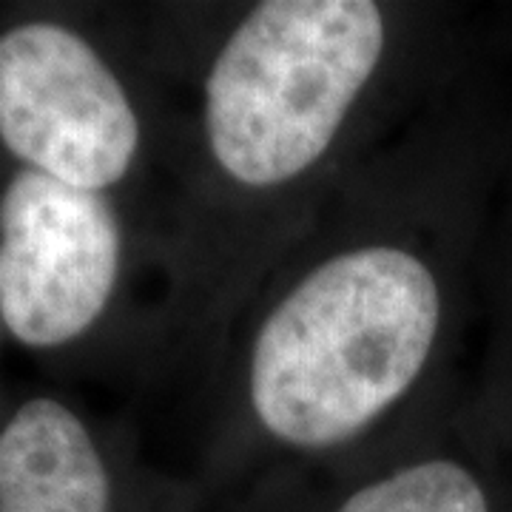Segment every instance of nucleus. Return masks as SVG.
<instances>
[{
  "label": "nucleus",
  "mask_w": 512,
  "mask_h": 512,
  "mask_svg": "<svg viewBox=\"0 0 512 512\" xmlns=\"http://www.w3.org/2000/svg\"><path fill=\"white\" fill-rule=\"evenodd\" d=\"M439 9L168 3L177 146L154 217L151 384L197 396L239 311L350 174L444 92Z\"/></svg>",
  "instance_id": "obj_1"
},
{
  "label": "nucleus",
  "mask_w": 512,
  "mask_h": 512,
  "mask_svg": "<svg viewBox=\"0 0 512 512\" xmlns=\"http://www.w3.org/2000/svg\"><path fill=\"white\" fill-rule=\"evenodd\" d=\"M467 171L441 92L350 174L262 279L197 396L205 493L362 450L439 407Z\"/></svg>",
  "instance_id": "obj_2"
},
{
  "label": "nucleus",
  "mask_w": 512,
  "mask_h": 512,
  "mask_svg": "<svg viewBox=\"0 0 512 512\" xmlns=\"http://www.w3.org/2000/svg\"><path fill=\"white\" fill-rule=\"evenodd\" d=\"M160 6L0 15V160L126 202L154 228L177 146Z\"/></svg>",
  "instance_id": "obj_3"
},
{
  "label": "nucleus",
  "mask_w": 512,
  "mask_h": 512,
  "mask_svg": "<svg viewBox=\"0 0 512 512\" xmlns=\"http://www.w3.org/2000/svg\"><path fill=\"white\" fill-rule=\"evenodd\" d=\"M160 274L146 222L109 194L0 163V325L52 367L126 362L151 382Z\"/></svg>",
  "instance_id": "obj_4"
},
{
  "label": "nucleus",
  "mask_w": 512,
  "mask_h": 512,
  "mask_svg": "<svg viewBox=\"0 0 512 512\" xmlns=\"http://www.w3.org/2000/svg\"><path fill=\"white\" fill-rule=\"evenodd\" d=\"M205 493L148 467L126 430L55 390L0 410V512H188Z\"/></svg>",
  "instance_id": "obj_5"
},
{
  "label": "nucleus",
  "mask_w": 512,
  "mask_h": 512,
  "mask_svg": "<svg viewBox=\"0 0 512 512\" xmlns=\"http://www.w3.org/2000/svg\"><path fill=\"white\" fill-rule=\"evenodd\" d=\"M285 512H493L490 487L444 427V410L362 450L248 478Z\"/></svg>",
  "instance_id": "obj_6"
},
{
  "label": "nucleus",
  "mask_w": 512,
  "mask_h": 512,
  "mask_svg": "<svg viewBox=\"0 0 512 512\" xmlns=\"http://www.w3.org/2000/svg\"><path fill=\"white\" fill-rule=\"evenodd\" d=\"M3 342H6V336H3V325H0V348H3ZM6 402H9V396L3 393V384H0V410L6 407Z\"/></svg>",
  "instance_id": "obj_7"
}]
</instances>
